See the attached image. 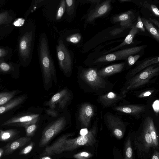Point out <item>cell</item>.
<instances>
[{
    "instance_id": "obj_25",
    "label": "cell",
    "mask_w": 159,
    "mask_h": 159,
    "mask_svg": "<svg viewBox=\"0 0 159 159\" xmlns=\"http://www.w3.org/2000/svg\"><path fill=\"white\" fill-rule=\"evenodd\" d=\"M124 159H133V151L130 137L126 141L124 147Z\"/></svg>"
},
{
    "instance_id": "obj_5",
    "label": "cell",
    "mask_w": 159,
    "mask_h": 159,
    "mask_svg": "<svg viewBox=\"0 0 159 159\" xmlns=\"http://www.w3.org/2000/svg\"><path fill=\"white\" fill-rule=\"evenodd\" d=\"M103 119L107 127L116 138H123L129 123L124 122L118 115L108 112L104 114Z\"/></svg>"
},
{
    "instance_id": "obj_30",
    "label": "cell",
    "mask_w": 159,
    "mask_h": 159,
    "mask_svg": "<svg viewBox=\"0 0 159 159\" xmlns=\"http://www.w3.org/2000/svg\"><path fill=\"white\" fill-rule=\"evenodd\" d=\"M93 156L92 153L87 152H81L75 154L73 157L76 159H88Z\"/></svg>"
},
{
    "instance_id": "obj_27",
    "label": "cell",
    "mask_w": 159,
    "mask_h": 159,
    "mask_svg": "<svg viewBox=\"0 0 159 159\" xmlns=\"http://www.w3.org/2000/svg\"><path fill=\"white\" fill-rule=\"evenodd\" d=\"M156 91L153 88L148 89L136 92L135 95L139 98H146L152 96Z\"/></svg>"
},
{
    "instance_id": "obj_45",
    "label": "cell",
    "mask_w": 159,
    "mask_h": 159,
    "mask_svg": "<svg viewBox=\"0 0 159 159\" xmlns=\"http://www.w3.org/2000/svg\"><path fill=\"white\" fill-rule=\"evenodd\" d=\"M40 159H51L50 157L48 156L42 157Z\"/></svg>"
},
{
    "instance_id": "obj_34",
    "label": "cell",
    "mask_w": 159,
    "mask_h": 159,
    "mask_svg": "<svg viewBox=\"0 0 159 159\" xmlns=\"http://www.w3.org/2000/svg\"><path fill=\"white\" fill-rule=\"evenodd\" d=\"M34 145L33 142L31 143L29 145L22 150L19 152V155H24L30 153Z\"/></svg>"
},
{
    "instance_id": "obj_13",
    "label": "cell",
    "mask_w": 159,
    "mask_h": 159,
    "mask_svg": "<svg viewBox=\"0 0 159 159\" xmlns=\"http://www.w3.org/2000/svg\"><path fill=\"white\" fill-rule=\"evenodd\" d=\"M138 137V139L139 140V144L140 145L138 148L142 145L138 149L139 152L148 153L151 148H155L144 121L143 125L142 132Z\"/></svg>"
},
{
    "instance_id": "obj_21",
    "label": "cell",
    "mask_w": 159,
    "mask_h": 159,
    "mask_svg": "<svg viewBox=\"0 0 159 159\" xmlns=\"http://www.w3.org/2000/svg\"><path fill=\"white\" fill-rule=\"evenodd\" d=\"M25 98V96H22L9 101L5 104L0 106V114L5 112L21 104Z\"/></svg>"
},
{
    "instance_id": "obj_19",
    "label": "cell",
    "mask_w": 159,
    "mask_h": 159,
    "mask_svg": "<svg viewBox=\"0 0 159 159\" xmlns=\"http://www.w3.org/2000/svg\"><path fill=\"white\" fill-rule=\"evenodd\" d=\"M144 121L147 126L155 148H158V137L152 118L151 116H148L145 119Z\"/></svg>"
},
{
    "instance_id": "obj_39",
    "label": "cell",
    "mask_w": 159,
    "mask_h": 159,
    "mask_svg": "<svg viewBox=\"0 0 159 159\" xmlns=\"http://www.w3.org/2000/svg\"><path fill=\"white\" fill-rule=\"evenodd\" d=\"M1 69L4 71H7L10 69L9 65L5 63H2L0 65Z\"/></svg>"
},
{
    "instance_id": "obj_2",
    "label": "cell",
    "mask_w": 159,
    "mask_h": 159,
    "mask_svg": "<svg viewBox=\"0 0 159 159\" xmlns=\"http://www.w3.org/2000/svg\"><path fill=\"white\" fill-rule=\"evenodd\" d=\"M159 73V66L157 64L148 66L127 80L122 90L128 92L154 82Z\"/></svg>"
},
{
    "instance_id": "obj_16",
    "label": "cell",
    "mask_w": 159,
    "mask_h": 159,
    "mask_svg": "<svg viewBox=\"0 0 159 159\" xmlns=\"http://www.w3.org/2000/svg\"><path fill=\"white\" fill-rule=\"evenodd\" d=\"M159 57L156 56L146 58L140 61L133 69L130 70L126 76V79L128 80L144 69L151 65L158 63Z\"/></svg>"
},
{
    "instance_id": "obj_4",
    "label": "cell",
    "mask_w": 159,
    "mask_h": 159,
    "mask_svg": "<svg viewBox=\"0 0 159 159\" xmlns=\"http://www.w3.org/2000/svg\"><path fill=\"white\" fill-rule=\"evenodd\" d=\"M40 60L46 85L50 82L55 74L53 61L50 54L47 38L42 37L40 42Z\"/></svg>"
},
{
    "instance_id": "obj_10",
    "label": "cell",
    "mask_w": 159,
    "mask_h": 159,
    "mask_svg": "<svg viewBox=\"0 0 159 159\" xmlns=\"http://www.w3.org/2000/svg\"><path fill=\"white\" fill-rule=\"evenodd\" d=\"M39 115L34 114L11 118L3 123L2 126L12 125L24 127L35 124L39 120Z\"/></svg>"
},
{
    "instance_id": "obj_12",
    "label": "cell",
    "mask_w": 159,
    "mask_h": 159,
    "mask_svg": "<svg viewBox=\"0 0 159 159\" xmlns=\"http://www.w3.org/2000/svg\"><path fill=\"white\" fill-rule=\"evenodd\" d=\"M70 94L66 89H64L55 94L45 104L51 109H54L59 103V108H63L70 99Z\"/></svg>"
},
{
    "instance_id": "obj_36",
    "label": "cell",
    "mask_w": 159,
    "mask_h": 159,
    "mask_svg": "<svg viewBox=\"0 0 159 159\" xmlns=\"http://www.w3.org/2000/svg\"><path fill=\"white\" fill-rule=\"evenodd\" d=\"M46 113L53 117H56L58 116L57 112L54 109H50L46 110Z\"/></svg>"
},
{
    "instance_id": "obj_44",
    "label": "cell",
    "mask_w": 159,
    "mask_h": 159,
    "mask_svg": "<svg viewBox=\"0 0 159 159\" xmlns=\"http://www.w3.org/2000/svg\"><path fill=\"white\" fill-rule=\"evenodd\" d=\"M4 151L3 148H0V158L3 154Z\"/></svg>"
},
{
    "instance_id": "obj_40",
    "label": "cell",
    "mask_w": 159,
    "mask_h": 159,
    "mask_svg": "<svg viewBox=\"0 0 159 159\" xmlns=\"http://www.w3.org/2000/svg\"><path fill=\"white\" fill-rule=\"evenodd\" d=\"M27 47L26 42L24 40L22 41L20 43V47L21 49L24 50Z\"/></svg>"
},
{
    "instance_id": "obj_1",
    "label": "cell",
    "mask_w": 159,
    "mask_h": 159,
    "mask_svg": "<svg viewBox=\"0 0 159 159\" xmlns=\"http://www.w3.org/2000/svg\"><path fill=\"white\" fill-rule=\"evenodd\" d=\"M97 127L95 126L86 135L73 138L68 139L73 136V133H67L60 137L51 145L47 147L40 155L42 157L60 154L65 151H72L82 146H92L96 142L95 136Z\"/></svg>"
},
{
    "instance_id": "obj_37",
    "label": "cell",
    "mask_w": 159,
    "mask_h": 159,
    "mask_svg": "<svg viewBox=\"0 0 159 159\" xmlns=\"http://www.w3.org/2000/svg\"><path fill=\"white\" fill-rule=\"evenodd\" d=\"M150 8L152 11L156 16L159 17V11L157 7L154 4L150 5Z\"/></svg>"
},
{
    "instance_id": "obj_17",
    "label": "cell",
    "mask_w": 159,
    "mask_h": 159,
    "mask_svg": "<svg viewBox=\"0 0 159 159\" xmlns=\"http://www.w3.org/2000/svg\"><path fill=\"white\" fill-rule=\"evenodd\" d=\"M125 66V62L112 64L98 70L97 73L99 76L106 78L107 77L121 72L124 69Z\"/></svg>"
},
{
    "instance_id": "obj_3",
    "label": "cell",
    "mask_w": 159,
    "mask_h": 159,
    "mask_svg": "<svg viewBox=\"0 0 159 159\" xmlns=\"http://www.w3.org/2000/svg\"><path fill=\"white\" fill-rule=\"evenodd\" d=\"M97 70V69L93 68L84 69L80 77L92 89L100 95L111 91L114 85L106 78L98 75Z\"/></svg>"
},
{
    "instance_id": "obj_28",
    "label": "cell",
    "mask_w": 159,
    "mask_h": 159,
    "mask_svg": "<svg viewBox=\"0 0 159 159\" xmlns=\"http://www.w3.org/2000/svg\"><path fill=\"white\" fill-rule=\"evenodd\" d=\"M66 8V1L65 0L60 1L59 6L56 14V19L59 20L63 16Z\"/></svg>"
},
{
    "instance_id": "obj_22",
    "label": "cell",
    "mask_w": 159,
    "mask_h": 159,
    "mask_svg": "<svg viewBox=\"0 0 159 159\" xmlns=\"http://www.w3.org/2000/svg\"><path fill=\"white\" fill-rule=\"evenodd\" d=\"M143 26L149 33L158 42L159 41V31L148 20L143 18L141 19Z\"/></svg>"
},
{
    "instance_id": "obj_8",
    "label": "cell",
    "mask_w": 159,
    "mask_h": 159,
    "mask_svg": "<svg viewBox=\"0 0 159 159\" xmlns=\"http://www.w3.org/2000/svg\"><path fill=\"white\" fill-rule=\"evenodd\" d=\"M56 49L60 68L66 74L70 72L72 68L71 57L68 50L62 40L59 41Z\"/></svg>"
},
{
    "instance_id": "obj_23",
    "label": "cell",
    "mask_w": 159,
    "mask_h": 159,
    "mask_svg": "<svg viewBox=\"0 0 159 159\" xmlns=\"http://www.w3.org/2000/svg\"><path fill=\"white\" fill-rule=\"evenodd\" d=\"M19 132L14 129L5 130L0 129V141L4 142L12 140L17 136Z\"/></svg>"
},
{
    "instance_id": "obj_6",
    "label": "cell",
    "mask_w": 159,
    "mask_h": 159,
    "mask_svg": "<svg viewBox=\"0 0 159 159\" xmlns=\"http://www.w3.org/2000/svg\"><path fill=\"white\" fill-rule=\"evenodd\" d=\"M144 47V46L134 47L116 51L106 55H103L97 59L94 63H102L117 60H126L129 56L140 52Z\"/></svg>"
},
{
    "instance_id": "obj_9",
    "label": "cell",
    "mask_w": 159,
    "mask_h": 159,
    "mask_svg": "<svg viewBox=\"0 0 159 159\" xmlns=\"http://www.w3.org/2000/svg\"><path fill=\"white\" fill-rule=\"evenodd\" d=\"M127 93L123 90L120 93L110 91L99 95L98 101L103 108L113 107L125 98Z\"/></svg>"
},
{
    "instance_id": "obj_29",
    "label": "cell",
    "mask_w": 159,
    "mask_h": 159,
    "mask_svg": "<svg viewBox=\"0 0 159 159\" xmlns=\"http://www.w3.org/2000/svg\"><path fill=\"white\" fill-rule=\"evenodd\" d=\"M67 13L69 16L73 13L75 9V1L73 0H65Z\"/></svg>"
},
{
    "instance_id": "obj_24",
    "label": "cell",
    "mask_w": 159,
    "mask_h": 159,
    "mask_svg": "<svg viewBox=\"0 0 159 159\" xmlns=\"http://www.w3.org/2000/svg\"><path fill=\"white\" fill-rule=\"evenodd\" d=\"M133 13L131 11H128L115 16L112 19L113 22H121L122 25H126L131 20Z\"/></svg>"
},
{
    "instance_id": "obj_42",
    "label": "cell",
    "mask_w": 159,
    "mask_h": 159,
    "mask_svg": "<svg viewBox=\"0 0 159 159\" xmlns=\"http://www.w3.org/2000/svg\"><path fill=\"white\" fill-rule=\"evenodd\" d=\"M149 20L152 23L156 25L158 28L159 27V23L158 21L155 19L151 18H149Z\"/></svg>"
},
{
    "instance_id": "obj_20",
    "label": "cell",
    "mask_w": 159,
    "mask_h": 159,
    "mask_svg": "<svg viewBox=\"0 0 159 159\" xmlns=\"http://www.w3.org/2000/svg\"><path fill=\"white\" fill-rule=\"evenodd\" d=\"M139 30L135 26L133 27L130 30L129 34L126 36L124 41L119 45L112 48V49L104 52L103 54H105L109 52L116 51L122 47L131 43L135 35L138 33Z\"/></svg>"
},
{
    "instance_id": "obj_15",
    "label": "cell",
    "mask_w": 159,
    "mask_h": 159,
    "mask_svg": "<svg viewBox=\"0 0 159 159\" xmlns=\"http://www.w3.org/2000/svg\"><path fill=\"white\" fill-rule=\"evenodd\" d=\"M94 114V108L93 106L90 103H84L81 106L80 109L79 120L84 126L88 127Z\"/></svg>"
},
{
    "instance_id": "obj_26",
    "label": "cell",
    "mask_w": 159,
    "mask_h": 159,
    "mask_svg": "<svg viewBox=\"0 0 159 159\" xmlns=\"http://www.w3.org/2000/svg\"><path fill=\"white\" fill-rule=\"evenodd\" d=\"M16 91L0 93V106L8 102L14 96Z\"/></svg>"
},
{
    "instance_id": "obj_7",
    "label": "cell",
    "mask_w": 159,
    "mask_h": 159,
    "mask_svg": "<svg viewBox=\"0 0 159 159\" xmlns=\"http://www.w3.org/2000/svg\"><path fill=\"white\" fill-rule=\"evenodd\" d=\"M66 122L65 118L62 116L47 126L42 132L39 143V147H43L47 145L54 137L64 128Z\"/></svg>"
},
{
    "instance_id": "obj_14",
    "label": "cell",
    "mask_w": 159,
    "mask_h": 159,
    "mask_svg": "<svg viewBox=\"0 0 159 159\" xmlns=\"http://www.w3.org/2000/svg\"><path fill=\"white\" fill-rule=\"evenodd\" d=\"M111 1L110 0H106L98 4L88 14L87 21L91 22L95 19L106 15L111 9Z\"/></svg>"
},
{
    "instance_id": "obj_33",
    "label": "cell",
    "mask_w": 159,
    "mask_h": 159,
    "mask_svg": "<svg viewBox=\"0 0 159 159\" xmlns=\"http://www.w3.org/2000/svg\"><path fill=\"white\" fill-rule=\"evenodd\" d=\"M140 57L139 54L129 56L127 59L128 65L130 66L134 65Z\"/></svg>"
},
{
    "instance_id": "obj_46",
    "label": "cell",
    "mask_w": 159,
    "mask_h": 159,
    "mask_svg": "<svg viewBox=\"0 0 159 159\" xmlns=\"http://www.w3.org/2000/svg\"><path fill=\"white\" fill-rule=\"evenodd\" d=\"M121 2H130L131 1V0H119Z\"/></svg>"
},
{
    "instance_id": "obj_32",
    "label": "cell",
    "mask_w": 159,
    "mask_h": 159,
    "mask_svg": "<svg viewBox=\"0 0 159 159\" xmlns=\"http://www.w3.org/2000/svg\"><path fill=\"white\" fill-rule=\"evenodd\" d=\"M81 39V36L79 33L75 34L69 36L66 39L67 40L73 43H78Z\"/></svg>"
},
{
    "instance_id": "obj_41",
    "label": "cell",
    "mask_w": 159,
    "mask_h": 159,
    "mask_svg": "<svg viewBox=\"0 0 159 159\" xmlns=\"http://www.w3.org/2000/svg\"><path fill=\"white\" fill-rule=\"evenodd\" d=\"M152 159H159V153L158 151L155 150L152 157Z\"/></svg>"
},
{
    "instance_id": "obj_43",
    "label": "cell",
    "mask_w": 159,
    "mask_h": 159,
    "mask_svg": "<svg viewBox=\"0 0 159 159\" xmlns=\"http://www.w3.org/2000/svg\"><path fill=\"white\" fill-rule=\"evenodd\" d=\"M89 131L86 128L82 129L80 132V135H85L86 134L88 133Z\"/></svg>"
},
{
    "instance_id": "obj_38",
    "label": "cell",
    "mask_w": 159,
    "mask_h": 159,
    "mask_svg": "<svg viewBox=\"0 0 159 159\" xmlns=\"http://www.w3.org/2000/svg\"><path fill=\"white\" fill-rule=\"evenodd\" d=\"M24 20L22 19H19L14 23V25L16 26H22L24 23Z\"/></svg>"
},
{
    "instance_id": "obj_47",
    "label": "cell",
    "mask_w": 159,
    "mask_h": 159,
    "mask_svg": "<svg viewBox=\"0 0 159 159\" xmlns=\"http://www.w3.org/2000/svg\"><path fill=\"white\" fill-rule=\"evenodd\" d=\"M121 159L120 158H119V159Z\"/></svg>"
},
{
    "instance_id": "obj_35",
    "label": "cell",
    "mask_w": 159,
    "mask_h": 159,
    "mask_svg": "<svg viewBox=\"0 0 159 159\" xmlns=\"http://www.w3.org/2000/svg\"><path fill=\"white\" fill-rule=\"evenodd\" d=\"M135 26L139 29H140L142 31L145 32V29L143 26L141 19L139 16L138 17L137 22Z\"/></svg>"
},
{
    "instance_id": "obj_31",
    "label": "cell",
    "mask_w": 159,
    "mask_h": 159,
    "mask_svg": "<svg viewBox=\"0 0 159 159\" xmlns=\"http://www.w3.org/2000/svg\"><path fill=\"white\" fill-rule=\"evenodd\" d=\"M36 128L37 126L35 124L30 125L25 128L26 136L28 137L32 136L34 134Z\"/></svg>"
},
{
    "instance_id": "obj_48",
    "label": "cell",
    "mask_w": 159,
    "mask_h": 159,
    "mask_svg": "<svg viewBox=\"0 0 159 159\" xmlns=\"http://www.w3.org/2000/svg\"></svg>"
},
{
    "instance_id": "obj_18",
    "label": "cell",
    "mask_w": 159,
    "mask_h": 159,
    "mask_svg": "<svg viewBox=\"0 0 159 159\" xmlns=\"http://www.w3.org/2000/svg\"><path fill=\"white\" fill-rule=\"evenodd\" d=\"M31 140L28 137L20 138L8 144L5 147L3 156L11 154L14 151L23 146Z\"/></svg>"
},
{
    "instance_id": "obj_11",
    "label": "cell",
    "mask_w": 159,
    "mask_h": 159,
    "mask_svg": "<svg viewBox=\"0 0 159 159\" xmlns=\"http://www.w3.org/2000/svg\"><path fill=\"white\" fill-rule=\"evenodd\" d=\"M146 108V106L144 105L131 104L115 106L113 107L112 109L116 111L127 114L139 119L145 111Z\"/></svg>"
}]
</instances>
